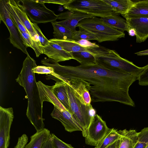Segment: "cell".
Wrapping results in <instances>:
<instances>
[{
    "label": "cell",
    "instance_id": "cell-17",
    "mask_svg": "<svg viewBox=\"0 0 148 148\" xmlns=\"http://www.w3.org/2000/svg\"><path fill=\"white\" fill-rule=\"evenodd\" d=\"M37 83L40 100L42 103L45 101H48L60 110H66L53 92L52 86L46 85L40 81Z\"/></svg>",
    "mask_w": 148,
    "mask_h": 148
},
{
    "label": "cell",
    "instance_id": "cell-32",
    "mask_svg": "<svg viewBox=\"0 0 148 148\" xmlns=\"http://www.w3.org/2000/svg\"><path fill=\"white\" fill-rule=\"evenodd\" d=\"M32 24L37 34L39 41L42 46H45L48 45L49 41V40L47 39L44 36L37 24L32 22Z\"/></svg>",
    "mask_w": 148,
    "mask_h": 148
},
{
    "label": "cell",
    "instance_id": "cell-30",
    "mask_svg": "<svg viewBox=\"0 0 148 148\" xmlns=\"http://www.w3.org/2000/svg\"><path fill=\"white\" fill-rule=\"evenodd\" d=\"M6 2L7 8L8 12L12 19L18 29L21 31L22 32H26L29 34L28 32L21 21L13 7L9 3L8 0H6Z\"/></svg>",
    "mask_w": 148,
    "mask_h": 148
},
{
    "label": "cell",
    "instance_id": "cell-10",
    "mask_svg": "<svg viewBox=\"0 0 148 148\" xmlns=\"http://www.w3.org/2000/svg\"><path fill=\"white\" fill-rule=\"evenodd\" d=\"M14 118L12 108L0 107V148H8L11 127Z\"/></svg>",
    "mask_w": 148,
    "mask_h": 148
},
{
    "label": "cell",
    "instance_id": "cell-8",
    "mask_svg": "<svg viewBox=\"0 0 148 148\" xmlns=\"http://www.w3.org/2000/svg\"><path fill=\"white\" fill-rule=\"evenodd\" d=\"M0 19L8 28L10 34V41L13 46L27 55L29 54L24 45L18 32V28L12 19L7 9L6 0H0Z\"/></svg>",
    "mask_w": 148,
    "mask_h": 148
},
{
    "label": "cell",
    "instance_id": "cell-20",
    "mask_svg": "<svg viewBox=\"0 0 148 148\" xmlns=\"http://www.w3.org/2000/svg\"><path fill=\"white\" fill-rule=\"evenodd\" d=\"M52 87L53 92L57 98L66 110L69 111V102L66 82H56Z\"/></svg>",
    "mask_w": 148,
    "mask_h": 148
},
{
    "label": "cell",
    "instance_id": "cell-18",
    "mask_svg": "<svg viewBox=\"0 0 148 148\" xmlns=\"http://www.w3.org/2000/svg\"><path fill=\"white\" fill-rule=\"evenodd\" d=\"M121 15L126 19L148 17V0L133 1L132 5L127 13Z\"/></svg>",
    "mask_w": 148,
    "mask_h": 148
},
{
    "label": "cell",
    "instance_id": "cell-14",
    "mask_svg": "<svg viewBox=\"0 0 148 148\" xmlns=\"http://www.w3.org/2000/svg\"><path fill=\"white\" fill-rule=\"evenodd\" d=\"M42 48L43 54L57 62L74 59L71 53L65 51L60 45L53 42L49 41L48 45L42 46Z\"/></svg>",
    "mask_w": 148,
    "mask_h": 148
},
{
    "label": "cell",
    "instance_id": "cell-5",
    "mask_svg": "<svg viewBox=\"0 0 148 148\" xmlns=\"http://www.w3.org/2000/svg\"><path fill=\"white\" fill-rule=\"evenodd\" d=\"M66 86L69 99V111L77 120L84 130L82 134L85 137L86 132L91 122L96 114V111L91 104L87 106L83 104L75 95L73 89L66 81Z\"/></svg>",
    "mask_w": 148,
    "mask_h": 148
},
{
    "label": "cell",
    "instance_id": "cell-27",
    "mask_svg": "<svg viewBox=\"0 0 148 148\" xmlns=\"http://www.w3.org/2000/svg\"><path fill=\"white\" fill-rule=\"evenodd\" d=\"M53 27V36L55 38L71 40L73 31L70 29L64 27L57 23L56 21L51 23Z\"/></svg>",
    "mask_w": 148,
    "mask_h": 148
},
{
    "label": "cell",
    "instance_id": "cell-39",
    "mask_svg": "<svg viewBox=\"0 0 148 148\" xmlns=\"http://www.w3.org/2000/svg\"><path fill=\"white\" fill-rule=\"evenodd\" d=\"M41 148H53L51 137L44 143Z\"/></svg>",
    "mask_w": 148,
    "mask_h": 148
},
{
    "label": "cell",
    "instance_id": "cell-15",
    "mask_svg": "<svg viewBox=\"0 0 148 148\" xmlns=\"http://www.w3.org/2000/svg\"><path fill=\"white\" fill-rule=\"evenodd\" d=\"M13 7L17 15L24 26L32 38L35 40L39 41L37 34L23 6L20 1L8 0Z\"/></svg>",
    "mask_w": 148,
    "mask_h": 148
},
{
    "label": "cell",
    "instance_id": "cell-23",
    "mask_svg": "<svg viewBox=\"0 0 148 148\" xmlns=\"http://www.w3.org/2000/svg\"><path fill=\"white\" fill-rule=\"evenodd\" d=\"M123 130H118L114 128L110 129L101 141L95 148H106L122 137Z\"/></svg>",
    "mask_w": 148,
    "mask_h": 148
},
{
    "label": "cell",
    "instance_id": "cell-38",
    "mask_svg": "<svg viewBox=\"0 0 148 148\" xmlns=\"http://www.w3.org/2000/svg\"><path fill=\"white\" fill-rule=\"evenodd\" d=\"M70 0H42L44 3H52L64 5Z\"/></svg>",
    "mask_w": 148,
    "mask_h": 148
},
{
    "label": "cell",
    "instance_id": "cell-43",
    "mask_svg": "<svg viewBox=\"0 0 148 148\" xmlns=\"http://www.w3.org/2000/svg\"><path fill=\"white\" fill-rule=\"evenodd\" d=\"M146 148H148V145L146 147Z\"/></svg>",
    "mask_w": 148,
    "mask_h": 148
},
{
    "label": "cell",
    "instance_id": "cell-16",
    "mask_svg": "<svg viewBox=\"0 0 148 148\" xmlns=\"http://www.w3.org/2000/svg\"><path fill=\"white\" fill-rule=\"evenodd\" d=\"M65 19L56 21L60 25L70 29L72 31L76 30V27L79 22L85 18H92L95 16L77 11H69Z\"/></svg>",
    "mask_w": 148,
    "mask_h": 148
},
{
    "label": "cell",
    "instance_id": "cell-19",
    "mask_svg": "<svg viewBox=\"0 0 148 148\" xmlns=\"http://www.w3.org/2000/svg\"><path fill=\"white\" fill-rule=\"evenodd\" d=\"M50 131L44 128L38 131L30 137L29 143L25 148H41L44 143L51 138Z\"/></svg>",
    "mask_w": 148,
    "mask_h": 148
},
{
    "label": "cell",
    "instance_id": "cell-2",
    "mask_svg": "<svg viewBox=\"0 0 148 148\" xmlns=\"http://www.w3.org/2000/svg\"><path fill=\"white\" fill-rule=\"evenodd\" d=\"M36 61L29 55L24 61L20 73L16 80L24 88L28 99L26 115L36 131L44 129L42 105L32 69L36 66Z\"/></svg>",
    "mask_w": 148,
    "mask_h": 148
},
{
    "label": "cell",
    "instance_id": "cell-9",
    "mask_svg": "<svg viewBox=\"0 0 148 148\" xmlns=\"http://www.w3.org/2000/svg\"><path fill=\"white\" fill-rule=\"evenodd\" d=\"M110 129L106 122L96 114L92 119L86 132L84 137L86 144L96 147Z\"/></svg>",
    "mask_w": 148,
    "mask_h": 148
},
{
    "label": "cell",
    "instance_id": "cell-12",
    "mask_svg": "<svg viewBox=\"0 0 148 148\" xmlns=\"http://www.w3.org/2000/svg\"><path fill=\"white\" fill-rule=\"evenodd\" d=\"M67 81L72 88L75 96L82 103L87 106L91 104L90 93L91 85L88 82L79 79H72Z\"/></svg>",
    "mask_w": 148,
    "mask_h": 148
},
{
    "label": "cell",
    "instance_id": "cell-6",
    "mask_svg": "<svg viewBox=\"0 0 148 148\" xmlns=\"http://www.w3.org/2000/svg\"><path fill=\"white\" fill-rule=\"evenodd\" d=\"M63 7L69 11H79L101 17L114 13L113 8L103 0H70Z\"/></svg>",
    "mask_w": 148,
    "mask_h": 148
},
{
    "label": "cell",
    "instance_id": "cell-33",
    "mask_svg": "<svg viewBox=\"0 0 148 148\" xmlns=\"http://www.w3.org/2000/svg\"><path fill=\"white\" fill-rule=\"evenodd\" d=\"M51 139L53 148H74L70 145L66 143L52 133Z\"/></svg>",
    "mask_w": 148,
    "mask_h": 148
},
{
    "label": "cell",
    "instance_id": "cell-31",
    "mask_svg": "<svg viewBox=\"0 0 148 148\" xmlns=\"http://www.w3.org/2000/svg\"><path fill=\"white\" fill-rule=\"evenodd\" d=\"M148 145V127H144L140 132L136 143L134 148H146Z\"/></svg>",
    "mask_w": 148,
    "mask_h": 148
},
{
    "label": "cell",
    "instance_id": "cell-25",
    "mask_svg": "<svg viewBox=\"0 0 148 148\" xmlns=\"http://www.w3.org/2000/svg\"><path fill=\"white\" fill-rule=\"evenodd\" d=\"M113 9L114 13L121 15L127 13L132 5L133 1L131 0H103Z\"/></svg>",
    "mask_w": 148,
    "mask_h": 148
},
{
    "label": "cell",
    "instance_id": "cell-41",
    "mask_svg": "<svg viewBox=\"0 0 148 148\" xmlns=\"http://www.w3.org/2000/svg\"><path fill=\"white\" fill-rule=\"evenodd\" d=\"M138 56H141L148 55V49L144 51L138 52L134 53Z\"/></svg>",
    "mask_w": 148,
    "mask_h": 148
},
{
    "label": "cell",
    "instance_id": "cell-36",
    "mask_svg": "<svg viewBox=\"0 0 148 148\" xmlns=\"http://www.w3.org/2000/svg\"><path fill=\"white\" fill-rule=\"evenodd\" d=\"M74 41L81 47H84L93 48L99 47V45H97L96 43L91 42L89 40L86 39H81L77 41Z\"/></svg>",
    "mask_w": 148,
    "mask_h": 148
},
{
    "label": "cell",
    "instance_id": "cell-3",
    "mask_svg": "<svg viewBox=\"0 0 148 148\" xmlns=\"http://www.w3.org/2000/svg\"><path fill=\"white\" fill-rule=\"evenodd\" d=\"M87 50L95 57L97 64L107 69L125 72L138 77L144 69V66L138 67L122 58L115 50L103 46L88 48Z\"/></svg>",
    "mask_w": 148,
    "mask_h": 148
},
{
    "label": "cell",
    "instance_id": "cell-22",
    "mask_svg": "<svg viewBox=\"0 0 148 148\" xmlns=\"http://www.w3.org/2000/svg\"><path fill=\"white\" fill-rule=\"evenodd\" d=\"M139 134V132L135 130H123L119 148H134L137 142Z\"/></svg>",
    "mask_w": 148,
    "mask_h": 148
},
{
    "label": "cell",
    "instance_id": "cell-7",
    "mask_svg": "<svg viewBox=\"0 0 148 148\" xmlns=\"http://www.w3.org/2000/svg\"><path fill=\"white\" fill-rule=\"evenodd\" d=\"M26 13L32 22L46 23L56 21L57 15L47 8L42 0H20Z\"/></svg>",
    "mask_w": 148,
    "mask_h": 148
},
{
    "label": "cell",
    "instance_id": "cell-26",
    "mask_svg": "<svg viewBox=\"0 0 148 148\" xmlns=\"http://www.w3.org/2000/svg\"><path fill=\"white\" fill-rule=\"evenodd\" d=\"M49 40L58 44L64 50L69 53L83 51L88 52V48L81 47L73 40H63L54 38L50 39Z\"/></svg>",
    "mask_w": 148,
    "mask_h": 148
},
{
    "label": "cell",
    "instance_id": "cell-35",
    "mask_svg": "<svg viewBox=\"0 0 148 148\" xmlns=\"http://www.w3.org/2000/svg\"><path fill=\"white\" fill-rule=\"evenodd\" d=\"M32 71L34 73L41 74H50L53 72V68L50 66H38L32 69Z\"/></svg>",
    "mask_w": 148,
    "mask_h": 148
},
{
    "label": "cell",
    "instance_id": "cell-21",
    "mask_svg": "<svg viewBox=\"0 0 148 148\" xmlns=\"http://www.w3.org/2000/svg\"><path fill=\"white\" fill-rule=\"evenodd\" d=\"M105 23L110 27L124 32H128L129 27L126 20L121 17L119 14L114 13L111 15L100 18Z\"/></svg>",
    "mask_w": 148,
    "mask_h": 148
},
{
    "label": "cell",
    "instance_id": "cell-4",
    "mask_svg": "<svg viewBox=\"0 0 148 148\" xmlns=\"http://www.w3.org/2000/svg\"><path fill=\"white\" fill-rule=\"evenodd\" d=\"M77 27H81L95 35L99 42L115 41L125 36L124 32L110 27L96 16L82 20Z\"/></svg>",
    "mask_w": 148,
    "mask_h": 148
},
{
    "label": "cell",
    "instance_id": "cell-42",
    "mask_svg": "<svg viewBox=\"0 0 148 148\" xmlns=\"http://www.w3.org/2000/svg\"><path fill=\"white\" fill-rule=\"evenodd\" d=\"M128 34L129 35L131 36H134L136 35V32L135 30L132 28L129 29L128 32Z\"/></svg>",
    "mask_w": 148,
    "mask_h": 148
},
{
    "label": "cell",
    "instance_id": "cell-34",
    "mask_svg": "<svg viewBox=\"0 0 148 148\" xmlns=\"http://www.w3.org/2000/svg\"><path fill=\"white\" fill-rule=\"evenodd\" d=\"M144 69L138 77V84L140 86L148 85V64L144 66Z\"/></svg>",
    "mask_w": 148,
    "mask_h": 148
},
{
    "label": "cell",
    "instance_id": "cell-13",
    "mask_svg": "<svg viewBox=\"0 0 148 148\" xmlns=\"http://www.w3.org/2000/svg\"><path fill=\"white\" fill-rule=\"evenodd\" d=\"M129 29H134L137 43L144 42L148 38V17L132 18L126 19Z\"/></svg>",
    "mask_w": 148,
    "mask_h": 148
},
{
    "label": "cell",
    "instance_id": "cell-1",
    "mask_svg": "<svg viewBox=\"0 0 148 148\" xmlns=\"http://www.w3.org/2000/svg\"><path fill=\"white\" fill-rule=\"evenodd\" d=\"M48 66L54 70L50 78L56 82L79 79L92 85L89 92L93 102L116 101L135 106L129 91L131 85L138 80L137 76L125 72L111 71L97 64L62 66L51 60Z\"/></svg>",
    "mask_w": 148,
    "mask_h": 148
},
{
    "label": "cell",
    "instance_id": "cell-37",
    "mask_svg": "<svg viewBox=\"0 0 148 148\" xmlns=\"http://www.w3.org/2000/svg\"><path fill=\"white\" fill-rule=\"evenodd\" d=\"M28 141V137L27 135L23 134L19 137L16 145L14 148H25Z\"/></svg>",
    "mask_w": 148,
    "mask_h": 148
},
{
    "label": "cell",
    "instance_id": "cell-40",
    "mask_svg": "<svg viewBox=\"0 0 148 148\" xmlns=\"http://www.w3.org/2000/svg\"><path fill=\"white\" fill-rule=\"evenodd\" d=\"M120 141L121 139L114 142L106 148H119Z\"/></svg>",
    "mask_w": 148,
    "mask_h": 148
},
{
    "label": "cell",
    "instance_id": "cell-11",
    "mask_svg": "<svg viewBox=\"0 0 148 148\" xmlns=\"http://www.w3.org/2000/svg\"><path fill=\"white\" fill-rule=\"evenodd\" d=\"M54 106L51 116L60 121L66 131L70 132L81 131L82 134L84 132V130L82 126L69 111L61 110Z\"/></svg>",
    "mask_w": 148,
    "mask_h": 148
},
{
    "label": "cell",
    "instance_id": "cell-28",
    "mask_svg": "<svg viewBox=\"0 0 148 148\" xmlns=\"http://www.w3.org/2000/svg\"><path fill=\"white\" fill-rule=\"evenodd\" d=\"M75 60L81 65L93 64H96L95 58L90 52L80 51L71 53Z\"/></svg>",
    "mask_w": 148,
    "mask_h": 148
},
{
    "label": "cell",
    "instance_id": "cell-29",
    "mask_svg": "<svg viewBox=\"0 0 148 148\" xmlns=\"http://www.w3.org/2000/svg\"><path fill=\"white\" fill-rule=\"evenodd\" d=\"M72 39L75 41L81 39L97 40L95 35L81 27H79L78 31L73 32Z\"/></svg>",
    "mask_w": 148,
    "mask_h": 148
},
{
    "label": "cell",
    "instance_id": "cell-24",
    "mask_svg": "<svg viewBox=\"0 0 148 148\" xmlns=\"http://www.w3.org/2000/svg\"><path fill=\"white\" fill-rule=\"evenodd\" d=\"M18 29L21 38L26 48L30 47L32 48L34 50L37 57L43 53L42 46L39 41L33 40L29 34L21 31L18 28Z\"/></svg>",
    "mask_w": 148,
    "mask_h": 148
}]
</instances>
